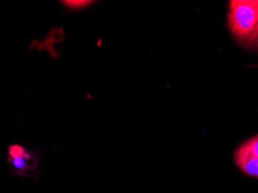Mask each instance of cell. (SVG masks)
<instances>
[{
    "label": "cell",
    "mask_w": 258,
    "mask_h": 193,
    "mask_svg": "<svg viewBox=\"0 0 258 193\" xmlns=\"http://www.w3.org/2000/svg\"><path fill=\"white\" fill-rule=\"evenodd\" d=\"M10 161L14 165V168L19 171H25L28 169V157H27V153L23 156L15 157V159H11Z\"/></svg>",
    "instance_id": "cell-4"
},
{
    "label": "cell",
    "mask_w": 258,
    "mask_h": 193,
    "mask_svg": "<svg viewBox=\"0 0 258 193\" xmlns=\"http://www.w3.org/2000/svg\"><path fill=\"white\" fill-rule=\"evenodd\" d=\"M240 147L243 148L245 152L249 153V154L258 157V136L252 137L251 139L244 141Z\"/></svg>",
    "instance_id": "cell-3"
},
{
    "label": "cell",
    "mask_w": 258,
    "mask_h": 193,
    "mask_svg": "<svg viewBox=\"0 0 258 193\" xmlns=\"http://www.w3.org/2000/svg\"><path fill=\"white\" fill-rule=\"evenodd\" d=\"M234 161L243 174L258 178V157L249 154L243 148L238 147L234 154Z\"/></svg>",
    "instance_id": "cell-2"
},
{
    "label": "cell",
    "mask_w": 258,
    "mask_h": 193,
    "mask_svg": "<svg viewBox=\"0 0 258 193\" xmlns=\"http://www.w3.org/2000/svg\"><path fill=\"white\" fill-rule=\"evenodd\" d=\"M62 4H64V6L69 7V9L80 10L84 9V7L89 6L93 3L88 2V0H65V2H62Z\"/></svg>",
    "instance_id": "cell-5"
},
{
    "label": "cell",
    "mask_w": 258,
    "mask_h": 193,
    "mask_svg": "<svg viewBox=\"0 0 258 193\" xmlns=\"http://www.w3.org/2000/svg\"><path fill=\"white\" fill-rule=\"evenodd\" d=\"M247 49L250 50H258V26H257V29H256V33L253 35V37L251 38V41H250L249 45Z\"/></svg>",
    "instance_id": "cell-6"
},
{
    "label": "cell",
    "mask_w": 258,
    "mask_h": 193,
    "mask_svg": "<svg viewBox=\"0 0 258 193\" xmlns=\"http://www.w3.org/2000/svg\"><path fill=\"white\" fill-rule=\"evenodd\" d=\"M227 20L232 36L248 48L258 26V0H230Z\"/></svg>",
    "instance_id": "cell-1"
}]
</instances>
